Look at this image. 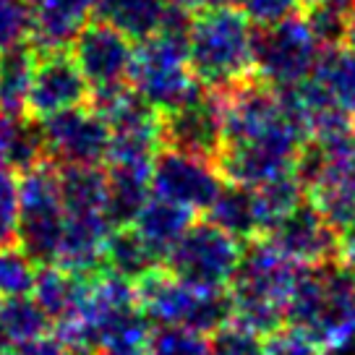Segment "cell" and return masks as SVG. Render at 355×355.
<instances>
[{
    "label": "cell",
    "instance_id": "6da1fadb",
    "mask_svg": "<svg viewBox=\"0 0 355 355\" xmlns=\"http://www.w3.org/2000/svg\"><path fill=\"white\" fill-rule=\"evenodd\" d=\"M256 26L241 8H201L189 32V63L201 89L225 94L254 76Z\"/></svg>",
    "mask_w": 355,
    "mask_h": 355
},
{
    "label": "cell",
    "instance_id": "7a4b0ae2",
    "mask_svg": "<svg viewBox=\"0 0 355 355\" xmlns=\"http://www.w3.org/2000/svg\"><path fill=\"white\" fill-rule=\"evenodd\" d=\"M303 266L293 264L266 238H256L243 248L230 282L233 324L266 337L288 319V303Z\"/></svg>",
    "mask_w": 355,
    "mask_h": 355
},
{
    "label": "cell",
    "instance_id": "3957f363",
    "mask_svg": "<svg viewBox=\"0 0 355 355\" xmlns=\"http://www.w3.org/2000/svg\"><path fill=\"white\" fill-rule=\"evenodd\" d=\"M288 322L309 329L324 350L355 343V272L343 261L300 269L288 303Z\"/></svg>",
    "mask_w": 355,
    "mask_h": 355
},
{
    "label": "cell",
    "instance_id": "277c9868",
    "mask_svg": "<svg viewBox=\"0 0 355 355\" xmlns=\"http://www.w3.org/2000/svg\"><path fill=\"white\" fill-rule=\"evenodd\" d=\"M139 309L155 327H186L214 337L233 322L227 290H209L175 277L170 269L149 272L136 282Z\"/></svg>",
    "mask_w": 355,
    "mask_h": 355
},
{
    "label": "cell",
    "instance_id": "5b68a950",
    "mask_svg": "<svg viewBox=\"0 0 355 355\" xmlns=\"http://www.w3.org/2000/svg\"><path fill=\"white\" fill-rule=\"evenodd\" d=\"M128 81L159 115L175 110L204 92L191 71L189 37L173 32H157L136 44Z\"/></svg>",
    "mask_w": 355,
    "mask_h": 355
},
{
    "label": "cell",
    "instance_id": "8992f818",
    "mask_svg": "<svg viewBox=\"0 0 355 355\" xmlns=\"http://www.w3.org/2000/svg\"><path fill=\"white\" fill-rule=\"evenodd\" d=\"M66 230V204L60 191V170L42 159L19 178V230L16 243L37 264H55Z\"/></svg>",
    "mask_w": 355,
    "mask_h": 355
},
{
    "label": "cell",
    "instance_id": "52a82bcc",
    "mask_svg": "<svg viewBox=\"0 0 355 355\" xmlns=\"http://www.w3.org/2000/svg\"><path fill=\"white\" fill-rule=\"evenodd\" d=\"M324 53L309 19L290 16L272 26H256L254 73L275 89L298 87L313 73Z\"/></svg>",
    "mask_w": 355,
    "mask_h": 355
},
{
    "label": "cell",
    "instance_id": "ba28073f",
    "mask_svg": "<svg viewBox=\"0 0 355 355\" xmlns=\"http://www.w3.org/2000/svg\"><path fill=\"white\" fill-rule=\"evenodd\" d=\"M241 259H243L241 241L207 220L191 225L186 235L167 254L165 264L175 277L186 279L191 285L227 290Z\"/></svg>",
    "mask_w": 355,
    "mask_h": 355
},
{
    "label": "cell",
    "instance_id": "9c48e42d",
    "mask_svg": "<svg viewBox=\"0 0 355 355\" xmlns=\"http://www.w3.org/2000/svg\"><path fill=\"white\" fill-rule=\"evenodd\" d=\"M40 131L47 159L55 165H102L107 162L112 131L92 105L42 118Z\"/></svg>",
    "mask_w": 355,
    "mask_h": 355
},
{
    "label": "cell",
    "instance_id": "30bf717a",
    "mask_svg": "<svg viewBox=\"0 0 355 355\" xmlns=\"http://www.w3.org/2000/svg\"><path fill=\"white\" fill-rule=\"evenodd\" d=\"M225 183L227 180L222 178L217 162L167 146L159 149L152 165V191L162 199L186 207L193 214L209 211Z\"/></svg>",
    "mask_w": 355,
    "mask_h": 355
},
{
    "label": "cell",
    "instance_id": "8fae6325",
    "mask_svg": "<svg viewBox=\"0 0 355 355\" xmlns=\"http://www.w3.org/2000/svg\"><path fill=\"white\" fill-rule=\"evenodd\" d=\"M159 131H162V146L167 149H178V152L217 162V157L225 149L220 94H211L204 89L199 97H193L186 105L162 112Z\"/></svg>",
    "mask_w": 355,
    "mask_h": 355
},
{
    "label": "cell",
    "instance_id": "7c38bea8",
    "mask_svg": "<svg viewBox=\"0 0 355 355\" xmlns=\"http://www.w3.org/2000/svg\"><path fill=\"white\" fill-rule=\"evenodd\" d=\"M133 53L136 47L131 37L100 19H92L71 44V58L81 68L92 92L125 84L131 78Z\"/></svg>",
    "mask_w": 355,
    "mask_h": 355
},
{
    "label": "cell",
    "instance_id": "4fadbf2b",
    "mask_svg": "<svg viewBox=\"0 0 355 355\" xmlns=\"http://www.w3.org/2000/svg\"><path fill=\"white\" fill-rule=\"evenodd\" d=\"M266 241L303 269L324 266L340 259V233L311 201H303L277 227H272L266 233Z\"/></svg>",
    "mask_w": 355,
    "mask_h": 355
},
{
    "label": "cell",
    "instance_id": "5bb4252c",
    "mask_svg": "<svg viewBox=\"0 0 355 355\" xmlns=\"http://www.w3.org/2000/svg\"><path fill=\"white\" fill-rule=\"evenodd\" d=\"M89 100H92V87L66 50L40 53L32 94H29V115L34 121L81 107Z\"/></svg>",
    "mask_w": 355,
    "mask_h": 355
},
{
    "label": "cell",
    "instance_id": "9a60e30c",
    "mask_svg": "<svg viewBox=\"0 0 355 355\" xmlns=\"http://www.w3.org/2000/svg\"><path fill=\"white\" fill-rule=\"evenodd\" d=\"M100 0H42L34 8L32 40L40 53H58L73 44L81 29L97 16Z\"/></svg>",
    "mask_w": 355,
    "mask_h": 355
},
{
    "label": "cell",
    "instance_id": "2e32d148",
    "mask_svg": "<svg viewBox=\"0 0 355 355\" xmlns=\"http://www.w3.org/2000/svg\"><path fill=\"white\" fill-rule=\"evenodd\" d=\"M322 100L345 118L355 121V50L353 47H324L319 63L309 76Z\"/></svg>",
    "mask_w": 355,
    "mask_h": 355
},
{
    "label": "cell",
    "instance_id": "e0dca14e",
    "mask_svg": "<svg viewBox=\"0 0 355 355\" xmlns=\"http://www.w3.org/2000/svg\"><path fill=\"white\" fill-rule=\"evenodd\" d=\"M87 279L89 275L68 272L60 264H42L37 269L32 295L50 316V322L58 327V324L73 319L76 311L81 309Z\"/></svg>",
    "mask_w": 355,
    "mask_h": 355
},
{
    "label": "cell",
    "instance_id": "ac0fdd59",
    "mask_svg": "<svg viewBox=\"0 0 355 355\" xmlns=\"http://www.w3.org/2000/svg\"><path fill=\"white\" fill-rule=\"evenodd\" d=\"M191 225H193V211L175 201L162 199L157 193H152V199L146 201V207L139 211V217L133 222L136 233L155 248V254L162 261L173 251V245L186 235Z\"/></svg>",
    "mask_w": 355,
    "mask_h": 355
},
{
    "label": "cell",
    "instance_id": "d6986e66",
    "mask_svg": "<svg viewBox=\"0 0 355 355\" xmlns=\"http://www.w3.org/2000/svg\"><path fill=\"white\" fill-rule=\"evenodd\" d=\"M37 60L40 53L24 44L0 53V118L21 121L29 115V94Z\"/></svg>",
    "mask_w": 355,
    "mask_h": 355
},
{
    "label": "cell",
    "instance_id": "ffe728a7",
    "mask_svg": "<svg viewBox=\"0 0 355 355\" xmlns=\"http://www.w3.org/2000/svg\"><path fill=\"white\" fill-rule=\"evenodd\" d=\"M167 8L170 0H100L97 19L131 37L133 42H144L162 29Z\"/></svg>",
    "mask_w": 355,
    "mask_h": 355
},
{
    "label": "cell",
    "instance_id": "44dd1931",
    "mask_svg": "<svg viewBox=\"0 0 355 355\" xmlns=\"http://www.w3.org/2000/svg\"><path fill=\"white\" fill-rule=\"evenodd\" d=\"M107 170V214L115 227H128L139 211L152 199V173L128 170V167H105Z\"/></svg>",
    "mask_w": 355,
    "mask_h": 355
},
{
    "label": "cell",
    "instance_id": "7402d4cb",
    "mask_svg": "<svg viewBox=\"0 0 355 355\" xmlns=\"http://www.w3.org/2000/svg\"><path fill=\"white\" fill-rule=\"evenodd\" d=\"M207 214H209V220L217 227L235 235L238 241L251 243L261 235L254 189H245V186H238V183H225L220 196L214 199V204L209 207Z\"/></svg>",
    "mask_w": 355,
    "mask_h": 355
},
{
    "label": "cell",
    "instance_id": "603a6c76",
    "mask_svg": "<svg viewBox=\"0 0 355 355\" xmlns=\"http://www.w3.org/2000/svg\"><path fill=\"white\" fill-rule=\"evenodd\" d=\"M159 256L155 248L146 243L141 235L136 233V227H115L105 248V269L118 275V277L128 279V282H139L144 279L149 272H155L159 266Z\"/></svg>",
    "mask_w": 355,
    "mask_h": 355
},
{
    "label": "cell",
    "instance_id": "cb8c5ba5",
    "mask_svg": "<svg viewBox=\"0 0 355 355\" xmlns=\"http://www.w3.org/2000/svg\"><path fill=\"white\" fill-rule=\"evenodd\" d=\"M256 209H259V222H261V233H269L272 227H277L288 214L298 209L306 201V189L300 183L295 173L282 178H275L269 183H261L254 189Z\"/></svg>",
    "mask_w": 355,
    "mask_h": 355
},
{
    "label": "cell",
    "instance_id": "d4e9b609",
    "mask_svg": "<svg viewBox=\"0 0 355 355\" xmlns=\"http://www.w3.org/2000/svg\"><path fill=\"white\" fill-rule=\"evenodd\" d=\"M0 327L8 343H26L44 337L53 322L34 295H13L0 303Z\"/></svg>",
    "mask_w": 355,
    "mask_h": 355
},
{
    "label": "cell",
    "instance_id": "484cf974",
    "mask_svg": "<svg viewBox=\"0 0 355 355\" xmlns=\"http://www.w3.org/2000/svg\"><path fill=\"white\" fill-rule=\"evenodd\" d=\"M47 159L44 152V139L40 131L37 121H8V131H6V165L11 170L26 173L34 165H40Z\"/></svg>",
    "mask_w": 355,
    "mask_h": 355
},
{
    "label": "cell",
    "instance_id": "4316f807",
    "mask_svg": "<svg viewBox=\"0 0 355 355\" xmlns=\"http://www.w3.org/2000/svg\"><path fill=\"white\" fill-rule=\"evenodd\" d=\"M37 269V261L19 243L0 245V295H32Z\"/></svg>",
    "mask_w": 355,
    "mask_h": 355
},
{
    "label": "cell",
    "instance_id": "83f0119b",
    "mask_svg": "<svg viewBox=\"0 0 355 355\" xmlns=\"http://www.w3.org/2000/svg\"><path fill=\"white\" fill-rule=\"evenodd\" d=\"M146 355H211V337L186 327H157Z\"/></svg>",
    "mask_w": 355,
    "mask_h": 355
},
{
    "label": "cell",
    "instance_id": "f1b7e54d",
    "mask_svg": "<svg viewBox=\"0 0 355 355\" xmlns=\"http://www.w3.org/2000/svg\"><path fill=\"white\" fill-rule=\"evenodd\" d=\"M34 29V8L26 0H0V53L26 42Z\"/></svg>",
    "mask_w": 355,
    "mask_h": 355
},
{
    "label": "cell",
    "instance_id": "f546056e",
    "mask_svg": "<svg viewBox=\"0 0 355 355\" xmlns=\"http://www.w3.org/2000/svg\"><path fill=\"white\" fill-rule=\"evenodd\" d=\"M324 345L298 324H282L264 337V355H324Z\"/></svg>",
    "mask_w": 355,
    "mask_h": 355
},
{
    "label": "cell",
    "instance_id": "4dcf8cb0",
    "mask_svg": "<svg viewBox=\"0 0 355 355\" xmlns=\"http://www.w3.org/2000/svg\"><path fill=\"white\" fill-rule=\"evenodd\" d=\"M19 230V178L16 170L0 165V245L16 243Z\"/></svg>",
    "mask_w": 355,
    "mask_h": 355
},
{
    "label": "cell",
    "instance_id": "1f68e13d",
    "mask_svg": "<svg viewBox=\"0 0 355 355\" xmlns=\"http://www.w3.org/2000/svg\"><path fill=\"white\" fill-rule=\"evenodd\" d=\"M303 0H238L241 11L251 19L254 26H272L298 16V8Z\"/></svg>",
    "mask_w": 355,
    "mask_h": 355
},
{
    "label": "cell",
    "instance_id": "d6a6232c",
    "mask_svg": "<svg viewBox=\"0 0 355 355\" xmlns=\"http://www.w3.org/2000/svg\"><path fill=\"white\" fill-rule=\"evenodd\" d=\"M3 355H66V345L53 337H37V340H26V343H13L6 347Z\"/></svg>",
    "mask_w": 355,
    "mask_h": 355
},
{
    "label": "cell",
    "instance_id": "836d02e7",
    "mask_svg": "<svg viewBox=\"0 0 355 355\" xmlns=\"http://www.w3.org/2000/svg\"><path fill=\"white\" fill-rule=\"evenodd\" d=\"M340 261L355 272V222L340 233Z\"/></svg>",
    "mask_w": 355,
    "mask_h": 355
},
{
    "label": "cell",
    "instance_id": "e575fe53",
    "mask_svg": "<svg viewBox=\"0 0 355 355\" xmlns=\"http://www.w3.org/2000/svg\"><path fill=\"white\" fill-rule=\"evenodd\" d=\"M180 6H186L189 11H201V8H225V6H235L238 0H175Z\"/></svg>",
    "mask_w": 355,
    "mask_h": 355
},
{
    "label": "cell",
    "instance_id": "d590c367",
    "mask_svg": "<svg viewBox=\"0 0 355 355\" xmlns=\"http://www.w3.org/2000/svg\"><path fill=\"white\" fill-rule=\"evenodd\" d=\"M309 8H316V6H334V8H345V11H350L355 6V0H303Z\"/></svg>",
    "mask_w": 355,
    "mask_h": 355
},
{
    "label": "cell",
    "instance_id": "8d00e7d4",
    "mask_svg": "<svg viewBox=\"0 0 355 355\" xmlns=\"http://www.w3.org/2000/svg\"><path fill=\"white\" fill-rule=\"evenodd\" d=\"M345 42H347V47L355 50V6L350 8V13H347V34H345Z\"/></svg>",
    "mask_w": 355,
    "mask_h": 355
},
{
    "label": "cell",
    "instance_id": "74e56055",
    "mask_svg": "<svg viewBox=\"0 0 355 355\" xmlns=\"http://www.w3.org/2000/svg\"><path fill=\"white\" fill-rule=\"evenodd\" d=\"M6 131H8V121L0 118V165H6Z\"/></svg>",
    "mask_w": 355,
    "mask_h": 355
},
{
    "label": "cell",
    "instance_id": "f35d334b",
    "mask_svg": "<svg viewBox=\"0 0 355 355\" xmlns=\"http://www.w3.org/2000/svg\"><path fill=\"white\" fill-rule=\"evenodd\" d=\"M6 347H8V337H6V332H3V327H0V355L6 353Z\"/></svg>",
    "mask_w": 355,
    "mask_h": 355
},
{
    "label": "cell",
    "instance_id": "ab89813d",
    "mask_svg": "<svg viewBox=\"0 0 355 355\" xmlns=\"http://www.w3.org/2000/svg\"><path fill=\"white\" fill-rule=\"evenodd\" d=\"M26 3H29V6H32V8H37V6H40V3H42V0H26Z\"/></svg>",
    "mask_w": 355,
    "mask_h": 355
},
{
    "label": "cell",
    "instance_id": "60d3db41",
    "mask_svg": "<svg viewBox=\"0 0 355 355\" xmlns=\"http://www.w3.org/2000/svg\"><path fill=\"white\" fill-rule=\"evenodd\" d=\"M353 133H355V123H353Z\"/></svg>",
    "mask_w": 355,
    "mask_h": 355
}]
</instances>
